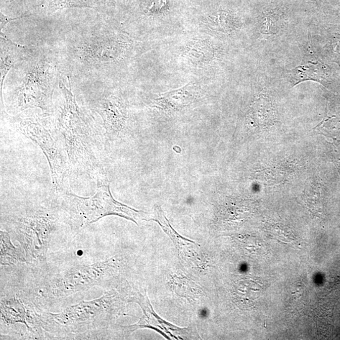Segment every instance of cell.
Here are the masks:
<instances>
[{"instance_id": "3", "label": "cell", "mask_w": 340, "mask_h": 340, "mask_svg": "<svg viewBox=\"0 0 340 340\" xmlns=\"http://www.w3.org/2000/svg\"><path fill=\"white\" fill-rule=\"evenodd\" d=\"M119 38L99 33V30L79 35L73 42L71 40L68 58L83 70H99L102 66L122 57L129 47L128 42Z\"/></svg>"}, {"instance_id": "7", "label": "cell", "mask_w": 340, "mask_h": 340, "mask_svg": "<svg viewBox=\"0 0 340 340\" xmlns=\"http://www.w3.org/2000/svg\"><path fill=\"white\" fill-rule=\"evenodd\" d=\"M55 227L53 216L42 211L19 219L16 224L17 237L24 250L26 262L34 265L46 263Z\"/></svg>"}, {"instance_id": "15", "label": "cell", "mask_w": 340, "mask_h": 340, "mask_svg": "<svg viewBox=\"0 0 340 340\" xmlns=\"http://www.w3.org/2000/svg\"><path fill=\"white\" fill-rule=\"evenodd\" d=\"M0 262L2 265L26 262L22 253L13 245L9 234L5 231H0Z\"/></svg>"}, {"instance_id": "14", "label": "cell", "mask_w": 340, "mask_h": 340, "mask_svg": "<svg viewBox=\"0 0 340 340\" xmlns=\"http://www.w3.org/2000/svg\"><path fill=\"white\" fill-rule=\"evenodd\" d=\"M25 48L20 46L1 35V98L2 100L3 85L5 77L10 69L15 64L25 58Z\"/></svg>"}, {"instance_id": "8", "label": "cell", "mask_w": 340, "mask_h": 340, "mask_svg": "<svg viewBox=\"0 0 340 340\" xmlns=\"http://www.w3.org/2000/svg\"><path fill=\"white\" fill-rule=\"evenodd\" d=\"M18 129L42 150L50 165L54 190L57 193H68L66 179L70 170V163L50 133L39 122L31 119L20 122Z\"/></svg>"}, {"instance_id": "19", "label": "cell", "mask_w": 340, "mask_h": 340, "mask_svg": "<svg viewBox=\"0 0 340 340\" xmlns=\"http://www.w3.org/2000/svg\"><path fill=\"white\" fill-rule=\"evenodd\" d=\"M27 16L17 17V18H10L9 17L5 16V15L1 12V32H2V30L4 29L5 27L6 26L8 23L10 21H13V20L21 19V18L26 17Z\"/></svg>"}, {"instance_id": "11", "label": "cell", "mask_w": 340, "mask_h": 340, "mask_svg": "<svg viewBox=\"0 0 340 340\" xmlns=\"http://www.w3.org/2000/svg\"><path fill=\"white\" fill-rule=\"evenodd\" d=\"M152 221L157 222L163 231L170 236L183 262L194 267H200L203 264V256L200 246L179 235L171 227L160 207H156L155 214Z\"/></svg>"}, {"instance_id": "13", "label": "cell", "mask_w": 340, "mask_h": 340, "mask_svg": "<svg viewBox=\"0 0 340 340\" xmlns=\"http://www.w3.org/2000/svg\"><path fill=\"white\" fill-rule=\"evenodd\" d=\"M197 93L196 86L192 83H189L182 88L155 97L153 100V104L155 107L162 109H181L193 103Z\"/></svg>"}, {"instance_id": "10", "label": "cell", "mask_w": 340, "mask_h": 340, "mask_svg": "<svg viewBox=\"0 0 340 340\" xmlns=\"http://www.w3.org/2000/svg\"><path fill=\"white\" fill-rule=\"evenodd\" d=\"M93 109L103 120L105 135L107 138L117 136L124 131L127 115L121 99L113 94L102 96L93 101Z\"/></svg>"}, {"instance_id": "1", "label": "cell", "mask_w": 340, "mask_h": 340, "mask_svg": "<svg viewBox=\"0 0 340 340\" xmlns=\"http://www.w3.org/2000/svg\"><path fill=\"white\" fill-rule=\"evenodd\" d=\"M63 101L57 111L56 127L70 164L96 176L104 170L99 160V145L85 114L76 103L71 88L61 77Z\"/></svg>"}, {"instance_id": "6", "label": "cell", "mask_w": 340, "mask_h": 340, "mask_svg": "<svg viewBox=\"0 0 340 340\" xmlns=\"http://www.w3.org/2000/svg\"><path fill=\"white\" fill-rule=\"evenodd\" d=\"M24 82L18 88V108L21 111L39 108L43 115L53 113V96L58 75L55 69L44 61H35L30 66Z\"/></svg>"}, {"instance_id": "9", "label": "cell", "mask_w": 340, "mask_h": 340, "mask_svg": "<svg viewBox=\"0 0 340 340\" xmlns=\"http://www.w3.org/2000/svg\"><path fill=\"white\" fill-rule=\"evenodd\" d=\"M129 301L135 303L142 309L143 316L137 324L126 327L130 333L142 328H152L160 332L168 339H198L199 336L195 333V328H179L167 323L155 313L151 305L147 294L139 292L133 293Z\"/></svg>"}, {"instance_id": "18", "label": "cell", "mask_w": 340, "mask_h": 340, "mask_svg": "<svg viewBox=\"0 0 340 340\" xmlns=\"http://www.w3.org/2000/svg\"><path fill=\"white\" fill-rule=\"evenodd\" d=\"M273 18L274 17L272 16L265 17L262 25L263 31L265 32H276L280 29V27L278 26V24H274L276 22V20Z\"/></svg>"}, {"instance_id": "4", "label": "cell", "mask_w": 340, "mask_h": 340, "mask_svg": "<svg viewBox=\"0 0 340 340\" xmlns=\"http://www.w3.org/2000/svg\"><path fill=\"white\" fill-rule=\"evenodd\" d=\"M95 178L97 188L93 196L81 198L73 193H67L76 202L79 214L87 223H94L108 216L123 217L137 225L143 221H152L154 214L135 210L115 200L110 189L109 178L104 170L100 171Z\"/></svg>"}, {"instance_id": "5", "label": "cell", "mask_w": 340, "mask_h": 340, "mask_svg": "<svg viewBox=\"0 0 340 340\" xmlns=\"http://www.w3.org/2000/svg\"><path fill=\"white\" fill-rule=\"evenodd\" d=\"M114 258L94 264L76 265L58 273L42 287L40 295L47 300H58L101 285L116 267Z\"/></svg>"}, {"instance_id": "12", "label": "cell", "mask_w": 340, "mask_h": 340, "mask_svg": "<svg viewBox=\"0 0 340 340\" xmlns=\"http://www.w3.org/2000/svg\"><path fill=\"white\" fill-rule=\"evenodd\" d=\"M1 320L7 326L17 323L24 324L30 333L36 334L34 328L29 325V323H32L30 308H26L16 298H2Z\"/></svg>"}, {"instance_id": "16", "label": "cell", "mask_w": 340, "mask_h": 340, "mask_svg": "<svg viewBox=\"0 0 340 340\" xmlns=\"http://www.w3.org/2000/svg\"><path fill=\"white\" fill-rule=\"evenodd\" d=\"M319 67L317 64L313 63H306L305 65H301L294 69L291 71V82L294 85L303 82L307 80L319 81L322 75Z\"/></svg>"}, {"instance_id": "2", "label": "cell", "mask_w": 340, "mask_h": 340, "mask_svg": "<svg viewBox=\"0 0 340 340\" xmlns=\"http://www.w3.org/2000/svg\"><path fill=\"white\" fill-rule=\"evenodd\" d=\"M115 296L111 293L101 298L68 307L62 313H44L32 308L35 328L59 338H90L107 326L114 310Z\"/></svg>"}, {"instance_id": "17", "label": "cell", "mask_w": 340, "mask_h": 340, "mask_svg": "<svg viewBox=\"0 0 340 340\" xmlns=\"http://www.w3.org/2000/svg\"><path fill=\"white\" fill-rule=\"evenodd\" d=\"M251 116L258 126L265 127L270 124L273 113L269 102L263 99L256 101L252 107Z\"/></svg>"}]
</instances>
